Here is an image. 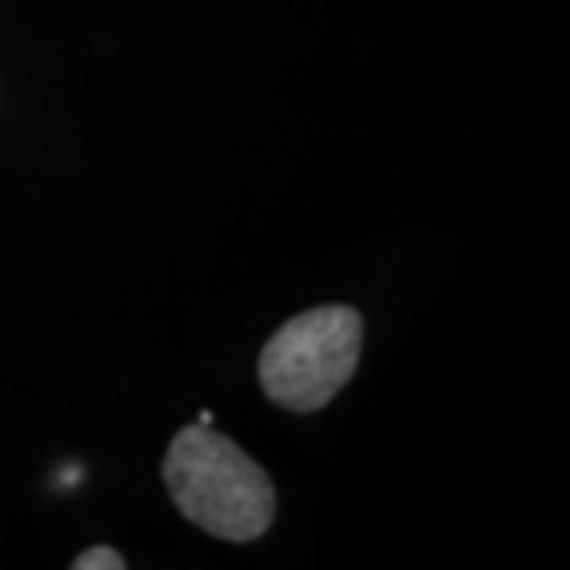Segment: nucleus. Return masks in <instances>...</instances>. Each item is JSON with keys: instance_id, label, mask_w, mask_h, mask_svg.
I'll list each match as a JSON object with an SVG mask.
<instances>
[{"instance_id": "obj_4", "label": "nucleus", "mask_w": 570, "mask_h": 570, "mask_svg": "<svg viewBox=\"0 0 570 570\" xmlns=\"http://www.w3.org/2000/svg\"><path fill=\"white\" fill-rule=\"evenodd\" d=\"M200 425H213V415L209 412H200Z\"/></svg>"}, {"instance_id": "obj_3", "label": "nucleus", "mask_w": 570, "mask_h": 570, "mask_svg": "<svg viewBox=\"0 0 570 570\" xmlns=\"http://www.w3.org/2000/svg\"><path fill=\"white\" fill-rule=\"evenodd\" d=\"M124 568H127V561H124L121 551L105 549V546L86 549L73 558V570H124Z\"/></svg>"}, {"instance_id": "obj_1", "label": "nucleus", "mask_w": 570, "mask_h": 570, "mask_svg": "<svg viewBox=\"0 0 570 570\" xmlns=\"http://www.w3.org/2000/svg\"><path fill=\"white\" fill-rule=\"evenodd\" d=\"M163 475L184 517L225 542H254L276 517L269 475L209 425L181 428L175 434Z\"/></svg>"}, {"instance_id": "obj_2", "label": "nucleus", "mask_w": 570, "mask_h": 570, "mask_svg": "<svg viewBox=\"0 0 570 570\" xmlns=\"http://www.w3.org/2000/svg\"><path fill=\"white\" fill-rule=\"evenodd\" d=\"M362 317L346 305L311 307L283 324L261 352V384L288 412L324 409L358 367Z\"/></svg>"}]
</instances>
